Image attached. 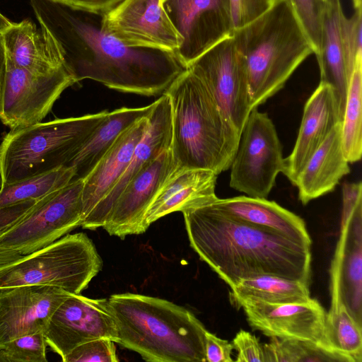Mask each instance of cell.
Segmentation results:
<instances>
[{"label":"cell","instance_id":"obj_25","mask_svg":"<svg viewBox=\"0 0 362 362\" xmlns=\"http://www.w3.org/2000/svg\"><path fill=\"white\" fill-rule=\"evenodd\" d=\"M212 204L234 218L311 246L312 240L304 221L275 202L266 198L239 196L218 198Z\"/></svg>","mask_w":362,"mask_h":362},{"label":"cell","instance_id":"obj_40","mask_svg":"<svg viewBox=\"0 0 362 362\" xmlns=\"http://www.w3.org/2000/svg\"><path fill=\"white\" fill-rule=\"evenodd\" d=\"M72 7L90 13H104L122 0H59Z\"/></svg>","mask_w":362,"mask_h":362},{"label":"cell","instance_id":"obj_6","mask_svg":"<svg viewBox=\"0 0 362 362\" xmlns=\"http://www.w3.org/2000/svg\"><path fill=\"white\" fill-rule=\"evenodd\" d=\"M107 111L11 129L0 143V187L69 167Z\"/></svg>","mask_w":362,"mask_h":362},{"label":"cell","instance_id":"obj_4","mask_svg":"<svg viewBox=\"0 0 362 362\" xmlns=\"http://www.w3.org/2000/svg\"><path fill=\"white\" fill-rule=\"evenodd\" d=\"M171 109L170 151L180 169H229L240 134L203 82L188 69L164 93Z\"/></svg>","mask_w":362,"mask_h":362},{"label":"cell","instance_id":"obj_27","mask_svg":"<svg viewBox=\"0 0 362 362\" xmlns=\"http://www.w3.org/2000/svg\"><path fill=\"white\" fill-rule=\"evenodd\" d=\"M74 176L72 167L0 187V235L25 216L42 199L63 187Z\"/></svg>","mask_w":362,"mask_h":362},{"label":"cell","instance_id":"obj_18","mask_svg":"<svg viewBox=\"0 0 362 362\" xmlns=\"http://www.w3.org/2000/svg\"><path fill=\"white\" fill-rule=\"evenodd\" d=\"M71 293L49 286L0 290V346L17 337L45 332L59 305Z\"/></svg>","mask_w":362,"mask_h":362},{"label":"cell","instance_id":"obj_12","mask_svg":"<svg viewBox=\"0 0 362 362\" xmlns=\"http://www.w3.org/2000/svg\"><path fill=\"white\" fill-rule=\"evenodd\" d=\"M48 346L62 360L76 346L107 338L117 343L115 320L108 299L71 293L56 309L45 332Z\"/></svg>","mask_w":362,"mask_h":362},{"label":"cell","instance_id":"obj_15","mask_svg":"<svg viewBox=\"0 0 362 362\" xmlns=\"http://www.w3.org/2000/svg\"><path fill=\"white\" fill-rule=\"evenodd\" d=\"M331 310L344 305L362 326V202L342 211L330 267Z\"/></svg>","mask_w":362,"mask_h":362},{"label":"cell","instance_id":"obj_34","mask_svg":"<svg viewBox=\"0 0 362 362\" xmlns=\"http://www.w3.org/2000/svg\"><path fill=\"white\" fill-rule=\"evenodd\" d=\"M305 31L315 54L320 48L325 0H288Z\"/></svg>","mask_w":362,"mask_h":362},{"label":"cell","instance_id":"obj_36","mask_svg":"<svg viewBox=\"0 0 362 362\" xmlns=\"http://www.w3.org/2000/svg\"><path fill=\"white\" fill-rule=\"evenodd\" d=\"M115 342L100 338L88 341L74 348L62 361L64 362H117Z\"/></svg>","mask_w":362,"mask_h":362},{"label":"cell","instance_id":"obj_35","mask_svg":"<svg viewBox=\"0 0 362 362\" xmlns=\"http://www.w3.org/2000/svg\"><path fill=\"white\" fill-rule=\"evenodd\" d=\"M361 7L355 8L351 18L344 15L341 20V40L348 70L353 74L356 62L362 59Z\"/></svg>","mask_w":362,"mask_h":362},{"label":"cell","instance_id":"obj_42","mask_svg":"<svg viewBox=\"0 0 362 362\" xmlns=\"http://www.w3.org/2000/svg\"><path fill=\"white\" fill-rule=\"evenodd\" d=\"M23 255L0 245V267L21 258Z\"/></svg>","mask_w":362,"mask_h":362},{"label":"cell","instance_id":"obj_16","mask_svg":"<svg viewBox=\"0 0 362 362\" xmlns=\"http://www.w3.org/2000/svg\"><path fill=\"white\" fill-rule=\"evenodd\" d=\"M235 305L243 309L252 329L267 337L308 341L326 349V312L317 300L310 298L306 302L290 303L243 300Z\"/></svg>","mask_w":362,"mask_h":362},{"label":"cell","instance_id":"obj_14","mask_svg":"<svg viewBox=\"0 0 362 362\" xmlns=\"http://www.w3.org/2000/svg\"><path fill=\"white\" fill-rule=\"evenodd\" d=\"M101 26L129 47L175 52L182 43L162 0H122L101 14Z\"/></svg>","mask_w":362,"mask_h":362},{"label":"cell","instance_id":"obj_30","mask_svg":"<svg viewBox=\"0 0 362 362\" xmlns=\"http://www.w3.org/2000/svg\"><path fill=\"white\" fill-rule=\"evenodd\" d=\"M362 326L344 305L326 313L324 326L325 348L348 362L362 361Z\"/></svg>","mask_w":362,"mask_h":362},{"label":"cell","instance_id":"obj_29","mask_svg":"<svg viewBox=\"0 0 362 362\" xmlns=\"http://www.w3.org/2000/svg\"><path fill=\"white\" fill-rule=\"evenodd\" d=\"M310 298L309 285L273 275L242 279L230 287V299L234 305L243 300L290 303H303Z\"/></svg>","mask_w":362,"mask_h":362},{"label":"cell","instance_id":"obj_41","mask_svg":"<svg viewBox=\"0 0 362 362\" xmlns=\"http://www.w3.org/2000/svg\"><path fill=\"white\" fill-rule=\"evenodd\" d=\"M7 70V55L0 35V110L2 104L4 87Z\"/></svg>","mask_w":362,"mask_h":362},{"label":"cell","instance_id":"obj_3","mask_svg":"<svg viewBox=\"0 0 362 362\" xmlns=\"http://www.w3.org/2000/svg\"><path fill=\"white\" fill-rule=\"evenodd\" d=\"M117 343L151 362H206L203 324L165 299L124 293L108 298Z\"/></svg>","mask_w":362,"mask_h":362},{"label":"cell","instance_id":"obj_8","mask_svg":"<svg viewBox=\"0 0 362 362\" xmlns=\"http://www.w3.org/2000/svg\"><path fill=\"white\" fill-rule=\"evenodd\" d=\"M284 165L274 123L267 113L254 108L243 125L230 167V187L249 197L267 198Z\"/></svg>","mask_w":362,"mask_h":362},{"label":"cell","instance_id":"obj_19","mask_svg":"<svg viewBox=\"0 0 362 362\" xmlns=\"http://www.w3.org/2000/svg\"><path fill=\"white\" fill-rule=\"evenodd\" d=\"M148 120L147 129L136 144L124 173L107 195L83 220L82 228L89 230L103 228L128 182L163 151L170 148L171 109L166 94H162L153 102Z\"/></svg>","mask_w":362,"mask_h":362},{"label":"cell","instance_id":"obj_11","mask_svg":"<svg viewBox=\"0 0 362 362\" xmlns=\"http://www.w3.org/2000/svg\"><path fill=\"white\" fill-rule=\"evenodd\" d=\"M74 83L64 66L41 74L7 60L0 121L11 129L42 122L64 90Z\"/></svg>","mask_w":362,"mask_h":362},{"label":"cell","instance_id":"obj_13","mask_svg":"<svg viewBox=\"0 0 362 362\" xmlns=\"http://www.w3.org/2000/svg\"><path fill=\"white\" fill-rule=\"evenodd\" d=\"M162 4L182 37L175 52L186 66L233 35L229 0H162Z\"/></svg>","mask_w":362,"mask_h":362},{"label":"cell","instance_id":"obj_5","mask_svg":"<svg viewBox=\"0 0 362 362\" xmlns=\"http://www.w3.org/2000/svg\"><path fill=\"white\" fill-rule=\"evenodd\" d=\"M246 67L253 110L281 89L314 49L288 0H275L233 33Z\"/></svg>","mask_w":362,"mask_h":362},{"label":"cell","instance_id":"obj_26","mask_svg":"<svg viewBox=\"0 0 362 362\" xmlns=\"http://www.w3.org/2000/svg\"><path fill=\"white\" fill-rule=\"evenodd\" d=\"M7 60L35 74H48L64 66L62 56L51 39L25 19L12 23L0 34Z\"/></svg>","mask_w":362,"mask_h":362},{"label":"cell","instance_id":"obj_7","mask_svg":"<svg viewBox=\"0 0 362 362\" xmlns=\"http://www.w3.org/2000/svg\"><path fill=\"white\" fill-rule=\"evenodd\" d=\"M102 266L95 245L86 234H66L41 249L0 267V290L49 286L80 294Z\"/></svg>","mask_w":362,"mask_h":362},{"label":"cell","instance_id":"obj_10","mask_svg":"<svg viewBox=\"0 0 362 362\" xmlns=\"http://www.w3.org/2000/svg\"><path fill=\"white\" fill-rule=\"evenodd\" d=\"M187 68L203 82L226 119L240 134L252 109L245 61L233 35L216 44Z\"/></svg>","mask_w":362,"mask_h":362},{"label":"cell","instance_id":"obj_2","mask_svg":"<svg viewBox=\"0 0 362 362\" xmlns=\"http://www.w3.org/2000/svg\"><path fill=\"white\" fill-rule=\"evenodd\" d=\"M182 213L190 246L230 288L262 275L310 286L311 246L229 216L212 202Z\"/></svg>","mask_w":362,"mask_h":362},{"label":"cell","instance_id":"obj_23","mask_svg":"<svg viewBox=\"0 0 362 362\" xmlns=\"http://www.w3.org/2000/svg\"><path fill=\"white\" fill-rule=\"evenodd\" d=\"M350 172L341 143V122L337 124L300 170L295 186L303 204L333 191Z\"/></svg>","mask_w":362,"mask_h":362},{"label":"cell","instance_id":"obj_28","mask_svg":"<svg viewBox=\"0 0 362 362\" xmlns=\"http://www.w3.org/2000/svg\"><path fill=\"white\" fill-rule=\"evenodd\" d=\"M153 103L141 107H121L107 113L69 167L74 170L72 180L84 179L119 137L134 124L148 116Z\"/></svg>","mask_w":362,"mask_h":362},{"label":"cell","instance_id":"obj_1","mask_svg":"<svg viewBox=\"0 0 362 362\" xmlns=\"http://www.w3.org/2000/svg\"><path fill=\"white\" fill-rule=\"evenodd\" d=\"M29 1L76 83L91 79L118 91L153 96L163 94L187 69L175 52L123 44L103 29L102 13L59 0Z\"/></svg>","mask_w":362,"mask_h":362},{"label":"cell","instance_id":"obj_37","mask_svg":"<svg viewBox=\"0 0 362 362\" xmlns=\"http://www.w3.org/2000/svg\"><path fill=\"white\" fill-rule=\"evenodd\" d=\"M275 0H229L233 31L250 23L273 4Z\"/></svg>","mask_w":362,"mask_h":362},{"label":"cell","instance_id":"obj_43","mask_svg":"<svg viewBox=\"0 0 362 362\" xmlns=\"http://www.w3.org/2000/svg\"><path fill=\"white\" fill-rule=\"evenodd\" d=\"M12 23L0 13V34L7 29Z\"/></svg>","mask_w":362,"mask_h":362},{"label":"cell","instance_id":"obj_32","mask_svg":"<svg viewBox=\"0 0 362 362\" xmlns=\"http://www.w3.org/2000/svg\"><path fill=\"white\" fill-rule=\"evenodd\" d=\"M263 349L265 362H348L344 357L308 341L272 337Z\"/></svg>","mask_w":362,"mask_h":362},{"label":"cell","instance_id":"obj_21","mask_svg":"<svg viewBox=\"0 0 362 362\" xmlns=\"http://www.w3.org/2000/svg\"><path fill=\"white\" fill-rule=\"evenodd\" d=\"M217 175L206 169L177 168L164 183L144 218L147 229L159 218L175 211L214 202Z\"/></svg>","mask_w":362,"mask_h":362},{"label":"cell","instance_id":"obj_24","mask_svg":"<svg viewBox=\"0 0 362 362\" xmlns=\"http://www.w3.org/2000/svg\"><path fill=\"white\" fill-rule=\"evenodd\" d=\"M344 15L340 0H325L320 45L315 54L320 68V83L330 86L337 93L341 121L352 76L347 68L341 40Z\"/></svg>","mask_w":362,"mask_h":362},{"label":"cell","instance_id":"obj_33","mask_svg":"<svg viewBox=\"0 0 362 362\" xmlns=\"http://www.w3.org/2000/svg\"><path fill=\"white\" fill-rule=\"evenodd\" d=\"M44 332L23 335L0 346V362H47Z\"/></svg>","mask_w":362,"mask_h":362},{"label":"cell","instance_id":"obj_39","mask_svg":"<svg viewBox=\"0 0 362 362\" xmlns=\"http://www.w3.org/2000/svg\"><path fill=\"white\" fill-rule=\"evenodd\" d=\"M232 343L221 339L215 334L206 331L204 334V352L206 362H232Z\"/></svg>","mask_w":362,"mask_h":362},{"label":"cell","instance_id":"obj_31","mask_svg":"<svg viewBox=\"0 0 362 362\" xmlns=\"http://www.w3.org/2000/svg\"><path fill=\"white\" fill-rule=\"evenodd\" d=\"M362 59L356 64L350 80L341 121V143L349 163L361 160L362 153L361 103Z\"/></svg>","mask_w":362,"mask_h":362},{"label":"cell","instance_id":"obj_20","mask_svg":"<svg viewBox=\"0 0 362 362\" xmlns=\"http://www.w3.org/2000/svg\"><path fill=\"white\" fill-rule=\"evenodd\" d=\"M339 122L341 118L337 93L320 82L305 105L293 151L284 158L282 173L292 185H295L300 170Z\"/></svg>","mask_w":362,"mask_h":362},{"label":"cell","instance_id":"obj_22","mask_svg":"<svg viewBox=\"0 0 362 362\" xmlns=\"http://www.w3.org/2000/svg\"><path fill=\"white\" fill-rule=\"evenodd\" d=\"M148 124L146 117L125 131L83 180L81 223L122 177Z\"/></svg>","mask_w":362,"mask_h":362},{"label":"cell","instance_id":"obj_38","mask_svg":"<svg viewBox=\"0 0 362 362\" xmlns=\"http://www.w3.org/2000/svg\"><path fill=\"white\" fill-rule=\"evenodd\" d=\"M232 344L238 351L236 362H265L263 345L251 333L240 329Z\"/></svg>","mask_w":362,"mask_h":362},{"label":"cell","instance_id":"obj_17","mask_svg":"<svg viewBox=\"0 0 362 362\" xmlns=\"http://www.w3.org/2000/svg\"><path fill=\"white\" fill-rule=\"evenodd\" d=\"M177 168L170 149L163 151L128 182L103 228L122 239L144 233L149 206Z\"/></svg>","mask_w":362,"mask_h":362},{"label":"cell","instance_id":"obj_9","mask_svg":"<svg viewBox=\"0 0 362 362\" xmlns=\"http://www.w3.org/2000/svg\"><path fill=\"white\" fill-rule=\"evenodd\" d=\"M83 187V179H75L45 197L0 235V245L25 255L81 226Z\"/></svg>","mask_w":362,"mask_h":362}]
</instances>
